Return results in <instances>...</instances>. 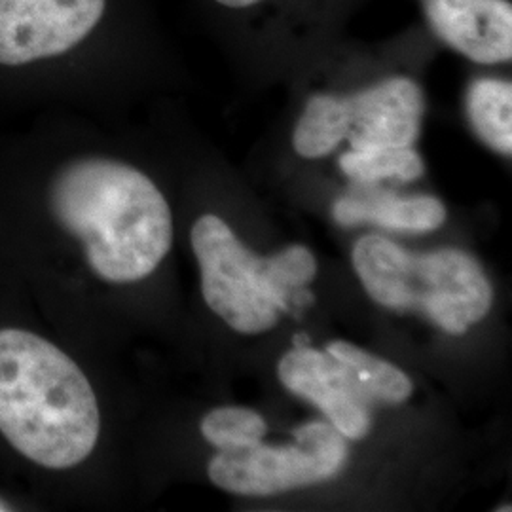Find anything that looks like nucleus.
I'll return each instance as SVG.
<instances>
[{
    "label": "nucleus",
    "instance_id": "obj_1",
    "mask_svg": "<svg viewBox=\"0 0 512 512\" xmlns=\"http://www.w3.org/2000/svg\"><path fill=\"white\" fill-rule=\"evenodd\" d=\"M55 219L84 243L93 272L110 283L152 274L173 243L164 194L135 167L107 158L65 165L50 188Z\"/></svg>",
    "mask_w": 512,
    "mask_h": 512
},
{
    "label": "nucleus",
    "instance_id": "obj_2",
    "mask_svg": "<svg viewBox=\"0 0 512 512\" xmlns=\"http://www.w3.org/2000/svg\"><path fill=\"white\" fill-rule=\"evenodd\" d=\"M101 431L92 384L46 338L0 330V433L21 456L46 469L88 458Z\"/></svg>",
    "mask_w": 512,
    "mask_h": 512
},
{
    "label": "nucleus",
    "instance_id": "obj_3",
    "mask_svg": "<svg viewBox=\"0 0 512 512\" xmlns=\"http://www.w3.org/2000/svg\"><path fill=\"white\" fill-rule=\"evenodd\" d=\"M353 268L368 296L389 310L423 311L440 329L463 334L488 315L494 291L478 260L459 249L410 253L382 236L353 247Z\"/></svg>",
    "mask_w": 512,
    "mask_h": 512
},
{
    "label": "nucleus",
    "instance_id": "obj_4",
    "mask_svg": "<svg viewBox=\"0 0 512 512\" xmlns=\"http://www.w3.org/2000/svg\"><path fill=\"white\" fill-rule=\"evenodd\" d=\"M192 249L202 270L207 306L241 334L275 327L279 315L317 274L315 256L291 245L274 256L255 255L215 215H203L192 228Z\"/></svg>",
    "mask_w": 512,
    "mask_h": 512
},
{
    "label": "nucleus",
    "instance_id": "obj_5",
    "mask_svg": "<svg viewBox=\"0 0 512 512\" xmlns=\"http://www.w3.org/2000/svg\"><path fill=\"white\" fill-rule=\"evenodd\" d=\"M294 440L277 448L260 440L220 450L209 463V478L230 494L264 497L325 482L346 465L348 444L330 423H306L294 431Z\"/></svg>",
    "mask_w": 512,
    "mask_h": 512
},
{
    "label": "nucleus",
    "instance_id": "obj_6",
    "mask_svg": "<svg viewBox=\"0 0 512 512\" xmlns=\"http://www.w3.org/2000/svg\"><path fill=\"white\" fill-rule=\"evenodd\" d=\"M107 0H0V65L67 54L90 37Z\"/></svg>",
    "mask_w": 512,
    "mask_h": 512
},
{
    "label": "nucleus",
    "instance_id": "obj_7",
    "mask_svg": "<svg viewBox=\"0 0 512 512\" xmlns=\"http://www.w3.org/2000/svg\"><path fill=\"white\" fill-rule=\"evenodd\" d=\"M281 384L315 404L344 439L359 440L370 431L372 395L357 372L329 351L298 346L277 365Z\"/></svg>",
    "mask_w": 512,
    "mask_h": 512
},
{
    "label": "nucleus",
    "instance_id": "obj_8",
    "mask_svg": "<svg viewBox=\"0 0 512 512\" xmlns=\"http://www.w3.org/2000/svg\"><path fill=\"white\" fill-rule=\"evenodd\" d=\"M344 101L348 112L346 139L353 150L412 147L420 135L425 97L410 78H387L344 97Z\"/></svg>",
    "mask_w": 512,
    "mask_h": 512
},
{
    "label": "nucleus",
    "instance_id": "obj_9",
    "mask_svg": "<svg viewBox=\"0 0 512 512\" xmlns=\"http://www.w3.org/2000/svg\"><path fill=\"white\" fill-rule=\"evenodd\" d=\"M429 25L450 48L482 65L512 57L509 0H423Z\"/></svg>",
    "mask_w": 512,
    "mask_h": 512
},
{
    "label": "nucleus",
    "instance_id": "obj_10",
    "mask_svg": "<svg viewBox=\"0 0 512 512\" xmlns=\"http://www.w3.org/2000/svg\"><path fill=\"white\" fill-rule=\"evenodd\" d=\"M332 215L342 226L363 222L404 232H431L446 220L444 205L433 196H399L376 188L374 183H357L332 207Z\"/></svg>",
    "mask_w": 512,
    "mask_h": 512
},
{
    "label": "nucleus",
    "instance_id": "obj_11",
    "mask_svg": "<svg viewBox=\"0 0 512 512\" xmlns=\"http://www.w3.org/2000/svg\"><path fill=\"white\" fill-rule=\"evenodd\" d=\"M467 114L476 135L499 154L512 152V86L497 78L475 80L467 92Z\"/></svg>",
    "mask_w": 512,
    "mask_h": 512
},
{
    "label": "nucleus",
    "instance_id": "obj_12",
    "mask_svg": "<svg viewBox=\"0 0 512 512\" xmlns=\"http://www.w3.org/2000/svg\"><path fill=\"white\" fill-rule=\"evenodd\" d=\"M348 133V112L344 97L313 95L294 129V150L308 160L330 154Z\"/></svg>",
    "mask_w": 512,
    "mask_h": 512
},
{
    "label": "nucleus",
    "instance_id": "obj_13",
    "mask_svg": "<svg viewBox=\"0 0 512 512\" xmlns=\"http://www.w3.org/2000/svg\"><path fill=\"white\" fill-rule=\"evenodd\" d=\"M327 351L357 372L359 380L376 404L404 403L414 391L412 380L401 368L366 353L365 349L348 342H330Z\"/></svg>",
    "mask_w": 512,
    "mask_h": 512
},
{
    "label": "nucleus",
    "instance_id": "obj_14",
    "mask_svg": "<svg viewBox=\"0 0 512 512\" xmlns=\"http://www.w3.org/2000/svg\"><path fill=\"white\" fill-rule=\"evenodd\" d=\"M340 167L355 183H378L399 179L404 183L420 179L425 164L412 147L370 148L351 150L340 156Z\"/></svg>",
    "mask_w": 512,
    "mask_h": 512
},
{
    "label": "nucleus",
    "instance_id": "obj_15",
    "mask_svg": "<svg viewBox=\"0 0 512 512\" xmlns=\"http://www.w3.org/2000/svg\"><path fill=\"white\" fill-rule=\"evenodd\" d=\"M266 421L260 414L241 406L211 410L202 421V435L219 450L251 446L266 435Z\"/></svg>",
    "mask_w": 512,
    "mask_h": 512
},
{
    "label": "nucleus",
    "instance_id": "obj_16",
    "mask_svg": "<svg viewBox=\"0 0 512 512\" xmlns=\"http://www.w3.org/2000/svg\"><path fill=\"white\" fill-rule=\"evenodd\" d=\"M217 2L228 8H249L253 4H258L260 0H217Z\"/></svg>",
    "mask_w": 512,
    "mask_h": 512
},
{
    "label": "nucleus",
    "instance_id": "obj_17",
    "mask_svg": "<svg viewBox=\"0 0 512 512\" xmlns=\"http://www.w3.org/2000/svg\"><path fill=\"white\" fill-rule=\"evenodd\" d=\"M0 511H10V507H6L4 501H0Z\"/></svg>",
    "mask_w": 512,
    "mask_h": 512
}]
</instances>
